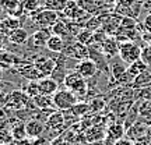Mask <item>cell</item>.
<instances>
[{
  "label": "cell",
  "mask_w": 151,
  "mask_h": 145,
  "mask_svg": "<svg viewBox=\"0 0 151 145\" xmlns=\"http://www.w3.org/2000/svg\"><path fill=\"white\" fill-rule=\"evenodd\" d=\"M63 85L66 86V89L71 91L73 94L78 95V96H80V95L81 96H86L87 94H88V82H87V80L78 73V71L67 73Z\"/></svg>",
  "instance_id": "6da1fadb"
},
{
  "label": "cell",
  "mask_w": 151,
  "mask_h": 145,
  "mask_svg": "<svg viewBox=\"0 0 151 145\" xmlns=\"http://www.w3.org/2000/svg\"><path fill=\"white\" fill-rule=\"evenodd\" d=\"M52 99H53V106L58 110H70L73 106H74L76 103L78 102V98H77V95L76 94H73L71 91H69V89H59V91L55 94L53 96H52Z\"/></svg>",
  "instance_id": "7a4b0ae2"
},
{
  "label": "cell",
  "mask_w": 151,
  "mask_h": 145,
  "mask_svg": "<svg viewBox=\"0 0 151 145\" xmlns=\"http://www.w3.org/2000/svg\"><path fill=\"white\" fill-rule=\"evenodd\" d=\"M141 49L143 48L137 42H133V41L120 42V45H119V56H120V59L123 60L124 63L132 64V63H134L136 60L140 59Z\"/></svg>",
  "instance_id": "3957f363"
},
{
  "label": "cell",
  "mask_w": 151,
  "mask_h": 145,
  "mask_svg": "<svg viewBox=\"0 0 151 145\" xmlns=\"http://www.w3.org/2000/svg\"><path fill=\"white\" fill-rule=\"evenodd\" d=\"M141 9H143L141 0H118L115 11L118 14H122L124 17H130V18L136 20L140 14Z\"/></svg>",
  "instance_id": "277c9868"
},
{
  "label": "cell",
  "mask_w": 151,
  "mask_h": 145,
  "mask_svg": "<svg viewBox=\"0 0 151 145\" xmlns=\"http://www.w3.org/2000/svg\"><path fill=\"white\" fill-rule=\"evenodd\" d=\"M32 20L41 27H53L55 22L58 21V14L56 11L48 10V9H38L32 13Z\"/></svg>",
  "instance_id": "5b68a950"
},
{
  "label": "cell",
  "mask_w": 151,
  "mask_h": 145,
  "mask_svg": "<svg viewBox=\"0 0 151 145\" xmlns=\"http://www.w3.org/2000/svg\"><path fill=\"white\" fill-rule=\"evenodd\" d=\"M29 102V96L24 91H20V89H16L11 94H9V102H7V109H11V110H21L28 105Z\"/></svg>",
  "instance_id": "8992f818"
},
{
  "label": "cell",
  "mask_w": 151,
  "mask_h": 145,
  "mask_svg": "<svg viewBox=\"0 0 151 145\" xmlns=\"http://www.w3.org/2000/svg\"><path fill=\"white\" fill-rule=\"evenodd\" d=\"M66 53L69 54L67 57L78 60V61L90 59V48H88V45L81 43V42H74L70 48H69V50H67Z\"/></svg>",
  "instance_id": "52a82bcc"
},
{
  "label": "cell",
  "mask_w": 151,
  "mask_h": 145,
  "mask_svg": "<svg viewBox=\"0 0 151 145\" xmlns=\"http://www.w3.org/2000/svg\"><path fill=\"white\" fill-rule=\"evenodd\" d=\"M76 71H78L86 80H90V78H94V77L98 74L99 70H98L97 64H95L91 59H86V60H81V61L77 63Z\"/></svg>",
  "instance_id": "ba28073f"
},
{
  "label": "cell",
  "mask_w": 151,
  "mask_h": 145,
  "mask_svg": "<svg viewBox=\"0 0 151 145\" xmlns=\"http://www.w3.org/2000/svg\"><path fill=\"white\" fill-rule=\"evenodd\" d=\"M46 129L52 130V131H60L63 129V126L66 123L65 119V113L63 110H55L52 114H49L48 119H46Z\"/></svg>",
  "instance_id": "9c48e42d"
},
{
  "label": "cell",
  "mask_w": 151,
  "mask_h": 145,
  "mask_svg": "<svg viewBox=\"0 0 151 145\" xmlns=\"http://www.w3.org/2000/svg\"><path fill=\"white\" fill-rule=\"evenodd\" d=\"M45 129L46 126L38 119H29L25 121V131H27V137L29 138H39L43 134Z\"/></svg>",
  "instance_id": "30bf717a"
},
{
  "label": "cell",
  "mask_w": 151,
  "mask_h": 145,
  "mask_svg": "<svg viewBox=\"0 0 151 145\" xmlns=\"http://www.w3.org/2000/svg\"><path fill=\"white\" fill-rule=\"evenodd\" d=\"M123 134H126V129L122 123H113L106 131V137H105V142L106 144H116L119 140H122Z\"/></svg>",
  "instance_id": "8fae6325"
},
{
  "label": "cell",
  "mask_w": 151,
  "mask_h": 145,
  "mask_svg": "<svg viewBox=\"0 0 151 145\" xmlns=\"http://www.w3.org/2000/svg\"><path fill=\"white\" fill-rule=\"evenodd\" d=\"M39 84V91L42 95H46V96H53L56 92L59 91V84L52 78V77H43L38 81Z\"/></svg>",
  "instance_id": "7c38bea8"
},
{
  "label": "cell",
  "mask_w": 151,
  "mask_h": 145,
  "mask_svg": "<svg viewBox=\"0 0 151 145\" xmlns=\"http://www.w3.org/2000/svg\"><path fill=\"white\" fill-rule=\"evenodd\" d=\"M148 126H147L146 123H143V121H140V120H137L132 127H129V129L126 130V134H127V137H129L130 140H139V138H141V137H146L147 134H148Z\"/></svg>",
  "instance_id": "4fadbf2b"
},
{
  "label": "cell",
  "mask_w": 151,
  "mask_h": 145,
  "mask_svg": "<svg viewBox=\"0 0 151 145\" xmlns=\"http://www.w3.org/2000/svg\"><path fill=\"white\" fill-rule=\"evenodd\" d=\"M119 45H120V43H119L118 41L111 39V38H106V41L101 45V46H102L101 50H102V53L105 54L108 59H111L113 56H118L119 54Z\"/></svg>",
  "instance_id": "5bb4252c"
},
{
  "label": "cell",
  "mask_w": 151,
  "mask_h": 145,
  "mask_svg": "<svg viewBox=\"0 0 151 145\" xmlns=\"http://www.w3.org/2000/svg\"><path fill=\"white\" fill-rule=\"evenodd\" d=\"M139 120L146 123L147 126H151V101H140L139 106Z\"/></svg>",
  "instance_id": "9a60e30c"
},
{
  "label": "cell",
  "mask_w": 151,
  "mask_h": 145,
  "mask_svg": "<svg viewBox=\"0 0 151 145\" xmlns=\"http://www.w3.org/2000/svg\"><path fill=\"white\" fill-rule=\"evenodd\" d=\"M20 27H21L20 25V20L17 17H6L4 20L0 22V31L4 35H7V36H9L10 32H13L14 29H17Z\"/></svg>",
  "instance_id": "2e32d148"
},
{
  "label": "cell",
  "mask_w": 151,
  "mask_h": 145,
  "mask_svg": "<svg viewBox=\"0 0 151 145\" xmlns=\"http://www.w3.org/2000/svg\"><path fill=\"white\" fill-rule=\"evenodd\" d=\"M9 41H10L11 43H14V45H17V46H20V45H22V43H25L28 41V31L25 29V28H17V29H14L13 32L9 34Z\"/></svg>",
  "instance_id": "e0dca14e"
},
{
  "label": "cell",
  "mask_w": 151,
  "mask_h": 145,
  "mask_svg": "<svg viewBox=\"0 0 151 145\" xmlns=\"http://www.w3.org/2000/svg\"><path fill=\"white\" fill-rule=\"evenodd\" d=\"M35 64H37V67L41 70L43 77H50L55 70V67L58 66V63H56V60H53V59H41L39 61H37Z\"/></svg>",
  "instance_id": "ac0fdd59"
},
{
  "label": "cell",
  "mask_w": 151,
  "mask_h": 145,
  "mask_svg": "<svg viewBox=\"0 0 151 145\" xmlns=\"http://www.w3.org/2000/svg\"><path fill=\"white\" fill-rule=\"evenodd\" d=\"M50 36L52 35L49 34V31H46V29H38V31L34 32L31 41L34 42L35 48H43V46H46V43H48Z\"/></svg>",
  "instance_id": "d6986e66"
},
{
  "label": "cell",
  "mask_w": 151,
  "mask_h": 145,
  "mask_svg": "<svg viewBox=\"0 0 151 145\" xmlns=\"http://www.w3.org/2000/svg\"><path fill=\"white\" fill-rule=\"evenodd\" d=\"M87 141H91V142H95V141H101L102 138L106 137L105 134V130H104L102 124H98V126H94L90 130H87Z\"/></svg>",
  "instance_id": "ffe728a7"
},
{
  "label": "cell",
  "mask_w": 151,
  "mask_h": 145,
  "mask_svg": "<svg viewBox=\"0 0 151 145\" xmlns=\"http://www.w3.org/2000/svg\"><path fill=\"white\" fill-rule=\"evenodd\" d=\"M46 48H48L50 52H53V53H60V52H63V49H65V41H63L62 36L52 35V36L49 38L48 43H46Z\"/></svg>",
  "instance_id": "44dd1931"
},
{
  "label": "cell",
  "mask_w": 151,
  "mask_h": 145,
  "mask_svg": "<svg viewBox=\"0 0 151 145\" xmlns=\"http://www.w3.org/2000/svg\"><path fill=\"white\" fill-rule=\"evenodd\" d=\"M10 133L13 138L16 141H22L27 137V131H25V124L22 123V120H17L16 124H13L10 129Z\"/></svg>",
  "instance_id": "7402d4cb"
},
{
  "label": "cell",
  "mask_w": 151,
  "mask_h": 145,
  "mask_svg": "<svg viewBox=\"0 0 151 145\" xmlns=\"http://www.w3.org/2000/svg\"><path fill=\"white\" fill-rule=\"evenodd\" d=\"M147 67H148V66H146L143 63V60L139 59V60H136L134 63L129 64V67H127V74H129L130 78H136L137 75H140L141 73H144V71L147 70Z\"/></svg>",
  "instance_id": "603a6c76"
},
{
  "label": "cell",
  "mask_w": 151,
  "mask_h": 145,
  "mask_svg": "<svg viewBox=\"0 0 151 145\" xmlns=\"http://www.w3.org/2000/svg\"><path fill=\"white\" fill-rule=\"evenodd\" d=\"M32 102H34V105H35L38 109H50V108H55V106H53V99H52L50 96L42 95V94H39L38 96L32 98ZM55 109H56V108H55Z\"/></svg>",
  "instance_id": "cb8c5ba5"
},
{
  "label": "cell",
  "mask_w": 151,
  "mask_h": 145,
  "mask_svg": "<svg viewBox=\"0 0 151 145\" xmlns=\"http://www.w3.org/2000/svg\"><path fill=\"white\" fill-rule=\"evenodd\" d=\"M67 0H43V7L52 11H63L67 7Z\"/></svg>",
  "instance_id": "d4e9b609"
},
{
  "label": "cell",
  "mask_w": 151,
  "mask_h": 145,
  "mask_svg": "<svg viewBox=\"0 0 151 145\" xmlns=\"http://www.w3.org/2000/svg\"><path fill=\"white\" fill-rule=\"evenodd\" d=\"M91 110V108H90V103H86V102H81V103H76L74 106L69 110V112L71 113V114H74L76 117H83V116H86L87 113Z\"/></svg>",
  "instance_id": "484cf974"
},
{
  "label": "cell",
  "mask_w": 151,
  "mask_h": 145,
  "mask_svg": "<svg viewBox=\"0 0 151 145\" xmlns=\"http://www.w3.org/2000/svg\"><path fill=\"white\" fill-rule=\"evenodd\" d=\"M150 84H151V73L146 70L144 73H141L140 75L136 77L133 85H134L136 88H144V86L150 85Z\"/></svg>",
  "instance_id": "4316f807"
},
{
  "label": "cell",
  "mask_w": 151,
  "mask_h": 145,
  "mask_svg": "<svg viewBox=\"0 0 151 145\" xmlns=\"http://www.w3.org/2000/svg\"><path fill=\"white\" fill-rule=\"evenodd\" d=\"M52 32H53L55 35H58V36L63 38L65 35H67V34H69V25H67L66 22L58 20V21L55 22V25L52 27Z\"/></svg>",
  "instance_id": "83f0119b"
},
{
  "label": "cell",
  "mask_w": 151,
  "mask_h": 145,
  "mask_svg": "<svg viewBox=\"0 0 151 145\" xmlns=\"http://www.w3.org/2000/svg\"><path fill=\"white\" fill-rule=\"evenodd\" d=\"M25 94H27L31 99L38 96V95L41 94V91H39V84H38L37 81H29L27 84V86H25Z\"/></svg>",
  "instance_id": "f1b7e54d"
},
{
  "label": "cell",
  "mask_w": 151,
  "mask_h": 145,
  "mask_svg": "<svg viewBox=\"0 0 151 145\" xmlns=\"http://www.w3.org/2000/svg\"><path fill=\"white\" fill-rule=\"evenodd\" d=\"M20 3H21L22 10H25L27 13H34L39 7V0H21Z\"/></svg>",
  "instance_id": "f546056e"
},
{
  "label": "cell",
  "mask_w": 151,
  "mask_h": 145,
  "mask_svg": "<svg viewBox=\"0 0 151 145\" xmlns=\"http://www.w3.org/2000/svg\"><path fill=\"white\" fill-rule=\"evenodd\" d=\"M140 59L143 60V63L148 67H151V46H144L141 49V54H140Z\"/></svg>",
  "instance_id": "4dcf8cb0"
},
{
  "label": "cell",
  "mask_w": 151,
  "mask_h": 145,
  "mask_svg": "<svg viewBox=\"0 0 151 145\" xmlns=\"http://www.w3.org/2000/svg\"><path fill=\"white\" fill-rule=\"evenodd\" d=\"M104 101L101 98H95V99H92L91 102H90V108H91L92 112H99V110H102L104 108Z\"/></svg>",
  "instance_id": "1f68e13d"
},
{
  "label": "cell",
  "mask_w": 151,
  "mask_h": 145,
  "mask_svg": "<svg viewBox=\"0 0 151 145\" xmlns=\"http://www.w3.org/2000/svg\"><path fill=\"white\" fill-rule=\"evenodd\" d=\"M141 27H143V34L144 32L151 34V13H148V14L144 17V20L141 22Z\"/></svg>",
  "instance_id": "d6a6232c"
},
{
  "label": "cell",
  "mask_w": 151,
  "mask_h": 145,
  "mask_svg": "<svg viewBox=\"0 0 151 145\" xmlns=\"http://www.w3.org/2000/svg\"><path fill=\"white\" fill-rule=\"evenodd\" d=\"M7 102H9V94L6 92H0V109H4L7 106Z\"/></svg>",
  "instance_id": "836d02e7"
},
{
  "label": "cell",
  "mask_w": 151,
  "mask_h": 145,
  "mask_svg": "<svg viewBox=\"0 0 151 145\" xmlns=\"http://www.w3.org/2000/svg\"><path fill=\"white\" fill-rule=\"evenodd\" d=\"M143 9L148 13H151V0H144L143 1Z\"/></svg>",
  "instance_id": "e575fe53"
},
{
  "label": "cell",
  "mask_w": 151,
  "mask_h": 145,
  "mask_svg": "<svg viewBox=\"0 0 151 145\" xmlns=\"http://www.w3.org/2000/svg\"><path fill=\"white\" fill-rule=\"evenodd\" d=\"M115 145H133V142L130 140H123V138H122V140H119Z\"/></svg>",
  "instance_id": "d590c367"
},
{
  "label": "cell",
  "mask_w": 151,
  "mask_h": 145,
  "mask_svg": "<svg viewBox=\"0 0 151 145\" xmlns=\"http://www.w3.org/2000/svg\"><path fill=\"white\" fill-rule=\"evenodd\" d=\"M6 11H7V10L4 9V6H3V7L0 6V22L3 21V20L6 18V17H7V16H6Z\"/></svg>",
  "instance_id": "8d00e7d4"
},
{
  "label": "cell",
  "mask_w": 151,
  "mask_h": 145,
  "mask_svg": "<svg viewBox=\"0 0 151 145\" xmlns=\"http://www.w3.org/2000/svg\"><path fill=\"white\" fill-rule=\"evenodd\" d=\"M4 80V70H3V67H0V82Z\"/></svg>",
  "instance_id": "74e56055"
},
{
  "label": "cell",
  "mask_w": 151,
  "mask_h": 145,
  "mask_svg": "<svg viewBox=\"0 0 151 145\" xmlns=\"http://www.w3.org/2000/svg\"><path fill=\"white\" fill-rule=\"evenodd\" d=\"M147 137H148V140L151 141V130H148V134H147Z\"/></svg>",
  "instance_id": "f35d334b"
},
{
  "label": "cell",
  "mask_w": 151,
  "mask_h": 145,
  "mask_svg": "<svg viewBox=\"0 0 151 145\" xmlns=\"http://www.w3.org/2000/svg\"><path fill=\"white\" fill-rule=\"evenodd\" d=\"M3 91V86H1V82H0V92Z\"/></svg>",
  "instance_id": "ab89813d"
},
{
  "label": "cell",
  "mask_w": 151,
  "mask_h": 145,
  "mask_svg": "<svg viewBox=\"0 0 151 145\" xmlns=\"http://www.w3.org/2000/svg\"><path fill=\"white\" fill-rule=\"evenodd\" d=\"M148 45H150V46H151V42H150V43H148Z\"/></svg>",
  "instance_id": "60d3db41"
},
{
  "label": "cell",
  "mask_w": 151,
  "mask_h": 145,
  "mask_svg": "<svg viewBox=\"0 0 151 145\" xmlns=\"http://www.w3.org/2000/svg\"><path fill=\"white\" fill-rule=\"evenodd\" d=\"M141 1H144V0H141Z\"/></svg>",
  "instance_id": "b9f144b4"
}]
</instances>
